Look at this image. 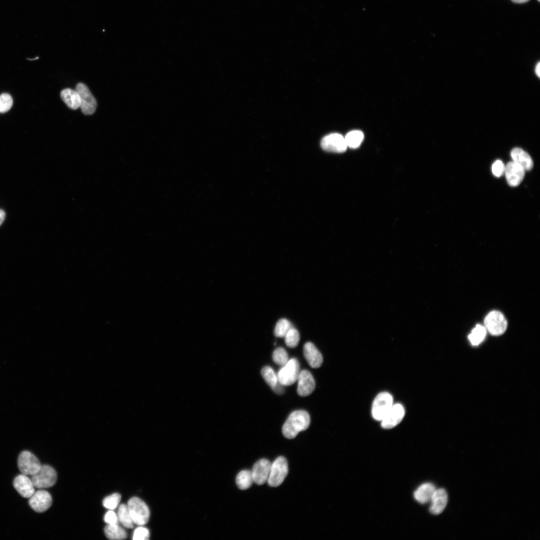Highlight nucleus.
Here are the masks:
<instances>
[{"label": "nucleus", "mask_w": 540, "mask_h": 540, "mask_svg": "<svg viewBox=\"0 0 540 540\" xmlns=\"http://www.w3.org/2000/svg\"><path fill=\"white\" fill-rule=\"evenodd\" d=\"M310 422V416L307 412L304 410L294 411L282 426V434L287 438H294L299 432L306 430Z\"/></svg>", "instance_id": "f257e3e1"}, {"label": "nucleus", "mask_w": 540, "mask_h": 540, "mask_svg": "<svg viewBox=\"0 0 540 540\" xmlns=\"http://www.w3.org/2000/svg\"><path fill=\"white\" fill-rule=\"evenodd\" d=\"M127 506L134 524L143 526L148 522L150 512L142 500L137 497L132 498L128 501Z\"/></svg>", "instance_id": "f03ea898"}, {"label": "nucleus", "mask_w": 540, "mask_h": 540, "mask_svg": "<svg viewBox=\"0 0 540 540\" xmlns=\"http://www.w3.org/2000/svg\"><path fill=\"white\" fill-rule=\"evenodd\" d=\"M288 472L286 459L282 456L277 458L271 464L270 472L267 482L268 485L276 487L284 481Z\"/></svg>", "instance_id": "7ed1b4c3"}, {"label": "nucleus", "mask_w": 540, "mask_h": 540, "mask_svg": "<svg viewBox=\"0 0 540 540\" xmlns=\"http://www.w3.org/2000/svg\"><path fill=\"white\" fill-rule=\"evenodd\" d=\"M30 479L37 488H48L53 486L57 480L54 469L48 465L41 466L40 470L31 476Z\"/></svg>", "instance_id": "20e7f679"}, {"label": "nucleus", "mask_w": 540, "mask_h": 540, "mask_svg": "<svg viewBox=\"0 0 540 540\" xmlns=\"http://www.w3.org/2000/svg\"><path fill=\"white\" fill-rule=\"evenodd\" d=\"M300 372L299 362L297 359L292 358L279 370L277 378L283 386H290L297 381Z\"/></svg>", "instance_id": "39448f33"}, {"label": "nucleus", "mask_w": 540, "mask_h": 540, "mask_svg": "<svg viewBox=\"0 0 540 540\" xmlns=\"http://www.w3.org/2000/svg\"><path fill=\"white\" fill-rule=\"evenodd\" d=\"M484 323L487 330L493 336L503 334L508 326L505 317L498 310H493L488 313L484 318Z\"/></svg>", "instance_id": "423d86ee"}, {"label": "nucleus", "mask_w": 540, "mask_h": 540, "mask_svg": "<svg viewBox=\"0 0 540 540\" xmlns=\"http://www.w3.org/2000/svg\"><path fill=\"white\" fill-rule=\"evenodd\" d=\"M393 404V398L390 394L387 392L380 393L372 402V417L376 420H382Z\"/></svg>", "instance_id": "0eeeda50"}, {"label": "nucleus", "mask_w": 540, "mask_h": 540, "mask_svg": "<svg viewBox=\"0 0 540 540\" xmlns=\"http://www.w3.org/2000/svg\"><path fill=\"white\" fill-rule=\"evenodd\" d=\"M75 90L80 96L82 112L85 115L92 114L96 110L97 102L88 87L80 82L77 84Z\"/></svg>", "instance_id": "6e6552de"}, {"label": "nucleus", "mask_w": 540, "mask_h": 540, "mask_svg": "<svg viewBox=\"0 0 540 540\" xmlns=\"http://www.w3.org/2000/svg\"><path fill=\"white\" fill-rule=\"evenodd\" d=\"M18 465L22 474L30 476L36 473L42 466L38 458L27 450L23 451L20 454Z\"/></svg>", "instance_id": "1a4fd4ad"}, {"label": "nucleus", "mask_w": 540, "mask_h": 540, "mask_svg": "<svg viewBox=\"0 0 540 540\" xmlns=\"http://www.w3.org/2000/svg\"><path fill=\"white\" fill-rule=\"evenodd\" d=\"M320 146L324 150L334 152H344L347 148L344 138L338 133H332L324 137Z\"/></svg>", "instance_id": "9d476101"}, {"label": "nucleus", "mask_w": 540, "mask_h": 540, "mask_svg": "<svg viewBox=\"0 0 540 540\" xmlns=\"http://www.w3.org/2000/svg\"><path fill=\"white\" fill-rule=\"evenodd\" d=\"M28 504L30 508L35 512H42L51 506L52 498L48 492L40 490L34 492L30 498Z\"/></svg>", "instance_id": "9b49d317"}, {"label": "nucleus", "mask_w": 540, "mask_h": 540, "mask_svg": "<svg viewBox=\"0 0 540 540\" xmlns=\"http://www.w3.org/2000/svg\"><path fill=\"white\" fill-rule=\"evenodd\" d=\"M404 414V408L401 404H393L381 420L382 426L384 428H393L402 420Z\"/></svg>", "instance_id": "f8f14e48"}, {"label": "nucleus", "mask_w": 540, "mask_h": 540, "mask_svg": "<svg viewBox=\"0 0 540 540\" xmlns=\"http://www.w3.org/2000/svg\"><path fill=\"white\" fill-rule=\"evenodd\" d=\"M297 393L301 396L310 394L316 388V382L311 373L308 370L300 371L298 378Z\"/></svg>", "instance_id": "ddd939ff"}, {"label": "nucleus", "mask_w": 540, "mask_h": 540, "mask_svg": "<svg viewBox=\"0 0 540 540\" xmlns=\"http://www.w3.org/2000/svg\"><path fill=\"white\" fill-rule=\"evenodd\" d=\"M504 173L508 184L511 186H518L525 175L524 168L514 162H509L505 167Z\"/></svg>", "instance_id": "4468645a"}, {"label": "nucleus", "mask_w": 540, "mask_h": 540, "mask_svg": "<svg viewBox=\"0 0 540 540\" xmlns=\"http://www.w3.org/2000/svg\"><path fill=\"white\" fill-rule=\"evenodd\" d=\"M270 466V462L266 458L256 462L252 470L254 482L258 485L264 484L268 478Z\"/></svg>", "instance_id": "2eb2a0df"}, {"label": "nucleus", "mask_w": 540, "mask_h": 540, "mask_svg": "<svg viewBox=\"0 0 540 540\" xmlns=\"http://www.w3.org/2000/svg\"><path fill=\"white\" fill-rule=\"evenodd\" d=\"M13 485L19 494L24 498H30L35 492L34 486L30 478L22 474L14 478Z\"/></svg>", "instance_id": "dca6fc26"}, {"label": "nucleus", "mask_w": 540, "mask_h": 540, "mask_svg": "<svg viewBox=\"0 0 540 540\" xmlns=\"http://www.w3.org/2000/svg\"><path fill=\"white\" fill-rule=\"evenodd\" d=\"M303 352L306 360L312 368H316L322 366V356L312 343L306 342L304 346Z\"/></svg>", "instance_id": "f3484780"}, {"label": "nucleus", "mask_w": 540, "mask_h": 540, "mask_svg": "<svg viewBox=\"0 0 540 540\" xmlns=\"http://www.w3.org/2000/svg\"><path fill=\"white\" fill-rule=\"evenodd\" d=\"M430 512L434 514H438L442 512L448 503V494L443 488L436 490L430 500Z\"/></svg>", "instance_id": "a211bd4d"}, {"label": "nucleus", "mask_w": 540, "mask_h": 540, "mask_svg": "<svg viewBox=\"0 0 540 540\" xmlns=\"http://www.w3.org/2000/svg\"><path fill=\"white\" fill-rule=\"evenodd\" d=\"M510 155L514 162L522 166L525 170H530L534 166V162L530 156L519 148H513Z\"/></svg>", "instance_id": "6ab92c4d"}, {"label": "nucleus", "mask_w": 540, "mask_h": 540, "mask_svg": "<svg viewBox=\"0 0 540 540\" xmlns=\"http://www.w3.org/2000/svg\"><path fill=\"white\" fill-rule=\"evenodd\" d=\"M436 490L435 486L431 483L422 484L414 492V498L420 504H426L430 501Z\"/></svg>", "instance_id": "aec40b11"}, {"label": "nucleus", "mask_w": 540, "mask_h": 540, "mask_svg": "<svg viewBox=\"0 0 540 540\" xmlns=\"http://www.w3.org/2000/svg\"><path fill=\"white\" fill-rule=\"evenodd\" d=\"M60 97L69 108L74 110L80 108V96L76 90L64 88L60 92Z\"/></svg>", "instance_id": "412c9836"}, {"label": "nucleus", "mask_w": 540, "mask_h": 540, "mask_svg": "<svg viewBox=\"0 0 540 540\" xmlns=\"http://www.w3.org/2000/svg\"><path fill=\"white\" fill-rule=\"evenodd\" d=\"M104 530L106 536L110 540H123L127 537L126 531L118 524H108Z\"/></svg>", "instance_id": "4be33fe9"}, {"label": "nucleus", "mask_w": 540, "mask_h": 540, "mask_svg": "<svg viewBox=\"0 0 540 540\" xmlns=\"http://www.w3.org/2000/svg\"><path fill=\"white\" fill-rule=\"evenodd\" d=\"M254 482L252 471L249 470H242L237 475L236 478V484L238 488L242 490H245L251 486Z\"/></svg>", "instance_id": "5701e85b"}, {"label": "nucleus", "mask_w": 540, "mask_h": 540, "mask_svg": "<svg viewBox=\"0 0 540 540\" xmlns=\"http://www.w3.org/2000/svg\"><path fill=\"white\" fill-rule=\"evenodd\" d=\"M118 516L124 526L131 528L134 527V522L132 518L127 505L122 504L119 506Z\"/></svg>", "instance_id": "b1692460"}, {"label": "nucleus", "mask_w": 540, "mask_h": 540, "mask_svg": "<svg viewBox=\"0 0 540 540\" xmlns=\"http://www.w3.org/2000/svg\"><path fill=\"white\" fill-rule=\"evenodd\" d=\"M364 134L358 130H354L348 132L344 138L347 145L351 148L358 147L364 139Z\"/></svg>", "instance_id": "393cba45"}, {"label": "nucleus", "mask_w": 540, "mask_h": 540, "mask_svg": "<svg viewBox=\"0 0 540 540\" xmlns=\"http://www.w3.org/2000/svg\"><path fill=\"white\" fill-rule=\"evenodd\" d=\"M486 335V328L480 324H477L468 335V338L470 343L474 346L479 344L484 338Z\"/></svg>", "instance_id": "a878e982"}, {"label": "nucleus", "mask_w": 540, "mask_h": 540, "mask_svg": "<svg viewBox=\"0 0 540 540\" xmlns=\"http://www.w3.org/2000/svg\"><path fill=\"white\" fill-rule=\"evenodd\" d=\"M261 374L267 384L272 389L278 382L277 376L273 369L269 366H264L261 370Z\"/></svg>", "instance_id": "bb28decb"}, {"label": "nucleus", "mask_w": 540, "mask_h": 540, "mask_svg": "<svg viewBox=\"0 0 540 540\" xmlns=\"http://www.w3.org/2000/svg\"><path fill=\"white\" fill-rule=\"evenodd\" d=\"M293 328L292 324L286 318H281L276 322L274 334L276 337H284L288 331Z\"/></svg>", "instance_id": "cd10ccee"}, {"label": "nucleus", "mask_w": 540, "mask_h": 540, "mask_svg": "<svg viewBox=\"0 0 540 540\" xmlns=\"http://www.w3.org/2000/svg\"><path fill=\"white\" fill-rule=\"evenodd\" d=\"M286 345L290 348H294L298 344L300 336L298 330L294 327L291 328L284 336Z\"/></svg>", "instance_id": "c85d7f7f"}, {"label": "nucleus", "mask_w": 540, "mask_h": 540, "mask_svg": "<svg viewBox=\"0 0 540 540\" xmlns=\"http://www.w3.org/2000/svg\"><path fill=\"white\" fill-rule=\"evenodd\" d=\"M273 361L277 364L284 366L288 361V356L286 350L282 347L276 348L272 353Z\"/></svg>", "instance_id": "c756f323"}, {"label": "nucleus", "mask_w": 540, "mask_h": 540, "mask_svg": "<svg viewBox=\"0 0 540 540\" xmlns=\"http://www.w3.org/2000/svg\"><path fill=\"white\" fill-rule=\"evenodd\" d=\"M121 496L118 493H114L106 497L102 502L103 506L110 510L115 509L119 504Z\"/></svg>", "instance_id": "7c9ffc66"}, {"label": "nucleus", "mask_w": 540, "mask_h": 540, "mask_svg": "<svg viewBox=\"0 0 540 540\" xmlns=\"http://www.w3.org/2000/svg\"><path fill=\"white\" fill-rule=\"evenodd\" d=\"M13 100L8 94L4 93L0 96V112H8L12 106Z\"/></svg>", "instance_id": "2f4dec72"}, {"label": "nucleus", "mask_w": 540, "mask_h": 540, "mask_svg": "<svg viewBox=\"0 0 540 540\" xmlns=\"http://www.w3.org/2000/svg\"><path fill=\"white\" fill-rule=\"evenodd\" d=\"M149 537L150 532L148 529L140 526L135 529L132 538L134 540H146Z\"/></svg>", "instance_id": "473e14b6"}, {"label": "nucleus", "mask_w": 540, "mask_h": 540, "mask_svg": "<svg viewBox=\"0 0 540 540\" xmlns=\"http://www.w3.org/2000/svg\"><path fill=\"white\" fill-rule=\"evenodd\" d=\"M505 166L500 160H496L492 165V174L496 177L502 176L504 173Z\"/></svg>", "instance_id": "72a5a7b5"}, {"label": "nucleus", "mask_w": 540, "mask_h": 540, "mask_svg": "<svg viewBox=\"0 0 540 540\" xmlns=\"http://www.w3.org/2000/svg\"><path fill=\"white\" fill-rule=\"evenodd\" d=\"M104 520L108 524H118V515L110 510L105 514Z\"/></svg>", "instance_id": "f704fd0d"}, {"label": "nucleus", "mask_w": 540, "mask_h": 540, "mask_svg": "<svg viewBox=\"0 0 540 540\" xmlns=\"http://www.w3.org/2000/svg\"><path fill=\"white\" fill-rule=\"evenodd\" d=\"M283 386L282 384L278 382L276 386L272 390L277 394H282L284 392V390Z\"/></svg>", "instance_id": "c9c22d12"}, {"label": "nucleus", "mask_w": 540, "mask_h": 540, "mask_svg": "<svg viewBox=\"0 0 540 540\" xmlns=\"http://www.w3.org/2000/svg\"><path fill=\"white\" fill-rule=\"evenodd\" d=\"M6 214L4 210L0 209V226L3 222L5 219Z\"/></svg>", "instance_id": "e433bc0d"}, {"label": "nucleus", "mask_w": 540, "mask_h": 540, "mask_svg": "<svg viewBox=\"0 0 540 540\" xmlns=\"http://www.w3.org/2000/svg\"><path fill=\"white\" fill-rule=\"evenodd\" d=\"M535 71H536V73L537 74V76L538 77H540V62H538V64H536V66Z\"/></svg>", "instance_id": "4c0bfd02"}, {"label": "nucleus", "mask_w": 540, "mask_h": 540, "mask_svg": "<svg viewBox=\"0 0 540 540\" xmlns=\"http://www.w3.org/2000/svg\"><path fill=\"white\" fill-rule=\"evenodd\" d=\"M514 2L516 3H524L528 2L529 0H511Z\"/></svg>", "instance_id": "58836bf2"}, {"label": "nucleus", "mask_w": 540, "mask_h": 540, "mask_svg": "<svg viewBox=\"0 0 540 540\" xmlns=\"http://www.w3.org/2000/svg\"><path fill=\"white\" fill-rule=\"evenodd\" d=\"M538 0V1H540V0Z\"/></svg>", "instance_id": "ea45409f"}]
</instances>
